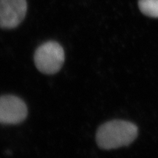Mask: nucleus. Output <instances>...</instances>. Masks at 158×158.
<instances>
[{"label":"nucleus","instance_id":"f257e3e1","mask_svg":"<svg viewBox=\"0 0 158 158\" xmlns=\"http://www.w3.org/2000/svg\"><path fill=\"white\" fill-rule=\"evenodd\" d=\"M138 135V128L133 123L122 120L107 122L98 128L96 142L104 150H112L129 145Z\"/></svg>","mask_w":158,"mask_h":158},{"label":"nucleus","instance_id":"7ed1b4c3","mask_svg":"<svg viewBox=\"0 0 158 158\" xmlns=\"http://www.w3.org/2000/svg\"><path fill=\"white\" fill-rule=\"evenodd\" d=\"M28 109L24 102L17 96H0V123L17 125L27 118Z\"/></svg>","mask_w":158,"mask_h":158},{"label":"nucleus","instance_id":"f03ea898","mask_svg":"<svg viewBox=\"0 0 158 158\" xmlns=\"http://www.w3.org/2000/svg\"><path fill=\"white\" fill-rule=\"evenodd\" d=\"M34 60L36 68L41 73L53 75L62 67L65 61V52L59 43L46 42L36 49Z\"/></svg>","mask_w":158,"mask_h":158},{"label":"nucleus","instance_id":"39448f33","mask_svg":"<svg viewBox=\"0 0 158 158\" xmlns=\"http://www.w3.org/2000/svg\"><path fill=\"white\" fill-rule=\"evenodd\" d=\"M138 7L145 15L158 18V0H139Z\"/></svg>","mask_w":158,"mask_h":158},{"label":"nucleus","instance_id":"20e7f679","mask_svg":"<svg viewBox=\"0 0 158 158\" xmlns=\"http://www.w3.org/2000/svg\"><path fill=\"white\" fill-rule=\"evenodd\" d=\"M27 11L26 0H0V27H17L25 17Z\"/></svg>","mask_w":158,"mask_h":158}]
</instances>
